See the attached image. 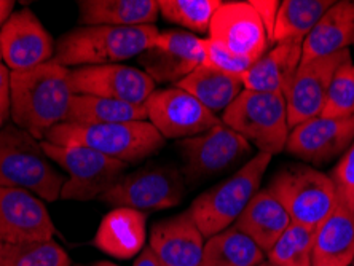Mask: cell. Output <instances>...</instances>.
Wrapping results in <instances>:
<instances>
[{
    "label": "cell",
    "instance_id": "cell-1",
    "mask_svg": "<svg viewBox=\"0 0 354 266\" xmlns=\"http://www.w3.org/2000/svg\"><path fill=\"white\" fill-rule=\"evenodd\" d=\"M69 75L67 67L53 61L29 70L12 72L10 117L15 126L41 139L51 128L66 123L74 97Z\"/></svg>",
    "mask_w": 354,
    "mask_h": 266
},
{
    "label": "cell",
    "instance_id": "cell-2",
    "mask_svg": "<svg viewBox=\"0 0 354 266\" xmlns=\"http://www.w3.org/2000/svg\"><path fill=\"white\" fill-rule=\"evenodd\" d=\"M157 26H82L62 35L53 62L62 67L106 66L139 56L155 44Z\"/></svg>",
    "mask_w": 354,
    "mask_h": 266
},
{
    "label": "cell",
    "instance_id": "cell-3",
    "mask_svg": "<svg viewBox=\"0 0 354 266\" xmlns=\"http://www.w3.org/2000/svg\"><path fill=\"white\" fill-rule=\"evenodd\" d=\"M45 140L56 145H80L109 158L133 164L158 153L165 137L150 122L75 124L61 123L45 134Z\"/></svg>",
    "mask_w": 354,
    "mask_h": 266
},
{
    "label": "cell",
    "instance_id": "cell-4",
    "mask_svg": "<svg viewBox=\"0 0 354 266\" xmlns=\"http://www.w3.org/2000/svg\"><path fill=\"white\" fill-rule=\"evenodd\" d=\"M66 180L67 177L51 164L34 135L15 124L0 129V187L56 201Z\"/></svg>",
    "mask_w": 354,
    "mask_h": 266
},
{
    "label": "cell",
    "instance_id": "cell-5",
    "mask_svg": "<svg viewBox=\"0 0 354 266\" xmlns=\"http://www.w3.org/2000/svg\"><path fill=\"white\" fill-rule=\"evenodd\" d=\"M272 155L259 152L243 168L221 184L211 187L192 202L190 213L203 238H212L227 229L259 191Z\"/></svg>",
    "mask_w": 354,
    "mask_h": 266
},
{
    "label": "cell",
    "instance_id": "cell-6",
    "mask_svg": "<svg viewBox=\"0 0 354 266\" xmlns=\"http://www.w3.org/2000/svg\"><path fill=\"white\" fill-rule=\"evenodd\" d=\"M222 123L259 152L272 156L286 149L290 133L286 97L273 93L243 90L232 106L225 108Z\"/></svg>",
    "mask_w": 354,
    "mask_h": 266
},
{
    "label": "cell",
    "instance_id": "cell-7",
    "mask_svg": "<svg viewBox=\"0 0 354 266\" xmlns=\"http://www.w3.org/2000/svg\"><path fill=\"white\" fill-rule=\"evenodd\" d=\"M268 189L288 211L292 223L311 229H317L338 202L330 175L311 168L281 171Z\"/></svg>",
    "mask_w": 354,
    "mask_h": 266
},
{
    "label": "cell",
    "instance_id": "cell-8",
    "mask_svg": "<svg viewBox=\"0 0 354 266\" xmlns=\"http://www.w3.org/2000/svg\"><path fill=\"white\" fill-rule=\"evenodd\" d=\"M46 156L67 171L61 200L88 201L104 195L124 175L128 164L80 145H56L44 140Z\"/></svg>",
    "mask_w": 354,
    "mask_h": 266
},
{
    "label": "cell",
    "instance_id": "cell-9",
    "mask_svg": "<svg viewBox=\"0 0 354 266\" xmlns=\"http://www.w3.org/2000/svg\"><path fill=\"white\" fill-rule=\"evenodd\" d=\"M184 191V179L179 171L166 166H147L123 175L99 200L113 207L149 212L177 206Z\"/></svg>",
    "mask_w": 354,
    "mask_h": 266
},
{
    "label": "cell",
    "instance_id": "cell-10",
    "mask_svg": "<svg viewBox=\"0 0 354 266\" xmlns=\"http://www.w3.org/2000/svg\"><path fill=\"white\" fill-rule=\"evenodd\" d=\"M179 150L184 160L185 179L196 184L236 166L251 155L252 147L221 122L209 131L182 140Z\"/></svg>",
    "mask_w": 354,
    "mask_h": 266
},
{
    "label": "cell",
    "instance_id": "cell-11",
    "mask_svg": "<svg viewBox=\"0 0 354 266\" xmlns=\"http://www.w3.org/2000/svg\"><path fill=\"white\" fill-rule=\"evenodd\" d=\"M145 107L150 123L165 139H190L221 123L214 113L179 86L155 90Z\"/></svg>",
    "mask_w": 354,
    "mask_h": 266
},
{
    "label": "cell",
    "instance_id": "cell-12",
    "mask_svg": "<svg viewBox=\"0 0 354 266\" xmlns=\"http://www.w3.org/2000/svg\"><path fill=\"white\" fill-rule=\"evenodd\" d=\"M69 83L74 95L115 99L139 106L147 102L155 91V82L144 70L123 64L83 66L71 70Z\"/></svg>",
    "mask_w": 354,
    "mask_h": 266
},
{
    "label": "cell",
    "instance_id": "cell-13",
    "mask_svg": "<svg viewBox=\"0 0 354 266\" xmlns=\"http://www.w3.org/2000/svg\"><path fill=\"white\" fill-rule=\"evenodd\" d=\"M350 61V51L342 50L338 53L300 64L289 95L286 97L290 129L311 118L319 117L332 78L343 64Z\"/></svg>",
    "mask_w": 354,
    "mask_h": 266
},
{
    "label": "cell",
    "instance_id": "cell-14",
    "mask_svg": "<svg viewBox=\"0 0 354 266\" xmlns=\"http://www.w3.org/2000/svg\"><path fill=\"white\" fill-rule=\"evenodd\" d=\"M0 51L12 72L29 70L53 61V39L40 19L23 8L13 13L0 29Z\"/></svg>",
    "mask_w": 354,
    "mask_h": 266
},
{
    "label": "cell",
    "instance_id": "cell-15",
    "mask_svg": "<svg viewBox=\"0 0 354 266\" xmlns=\"http://www.w3.org/2000/svg\"><path fill=\"white\" fill-rule=\"evenodd\" d=\"M209 39L254 62L267 53L270 45L262 21L249 2H222L212 17Z\"/></svg>",
    "mask_w": 354,
    "mask_h": 266
},
{
    "label": "cell",
    "instance_id": "cell-16",
    "mask_svg": "<svg viewBox=\"0 0 354 266\" xmlns=\"http://www.w3.org/2000/svg\"><path fill=\"white\" fill-rule=\"evenodd\" d=\"M55 225L44 202L32 193L0 187V241L8 246L50 241Z\"/></svg>",
    "mask_w": 354,
    "mask_h": 266
},
{
    "label": "cell",
    "instance_id": "cell-17",
    "mask_svg": "<svg viewBox=\"0 0 354 266\" xmlns=\"http://www.w3.org/2000/svg\"><path fill=\"white\" fill-rule=\"evenodd\" d=\"M203 39L185 30H168L139 55V64L155 83H179L203 66Z\"/></svg>",
    "mask_w": 354,
    "mask_h": 266
},
{
    "label": "cell",
    "instance_id": "cell-18",
    "mask_svg": "<svg viewBox=\"0 0 354 266\" xmlns=\"http://www.w3.org/2000/svg\"><path fill=\"white\" fill-rule=\"evenodd\" d=\"M354 142V115L346 118L316 117L290 129L286 150L315 164H324L346 152Z\"/></svg>",
    "mask_w": 354,
    "mask_h": 266
},
{
    "label": "cell",
    "instance_id": "cell-19",
    "mask_svg": "<svg viewBox=\"0 0 354 266\" xmlns=\"http://www.w3.org/2000/svg\"><path fill=\"white\" fill-rule=\"evenodd\" d=\"M203 239L189 209L155 223L149 247L163 266H201Z\"/></svg>",
    "mask_w": 354,
    "mask_h": 266
},
{
    "label": "cell",
    "instance_id": "cell-20",
    "mask_svg": "<svg viewBox=\"0 0 354 266\" xmlns=\"http://www.w3.org/2000/svg\"><path fill=\"white\" fill-rule=\"evenodd\" d=\"M301 45L294 41L274 45L243 77L244 90L288 97L301 62Z\"/></svg>",
    "mask_w": 354,
    "mask_h": 266
},
{
    "label": "cell",
    "instance_id": "cell-21",
    "mask_svg": "<svg viewBox=\"0 0 354 266\" xmlns=\"http://www.w3.org/2000/svg\"><path fill=\"white\" fill-rule=\"evenodd\" d=\"M145 212L115 207L101 220L93 244L109 257L128 260L139 255L145 244Z\"/></svg>",
    "mask_w": 354,
    "mask_h": 266
},
{
    "label": "cell",
    "instance_id": "cell-22",
    "mask_svg": "<svg viewBox=\"0 0 354 266\" xmlns=\"http://www.w3.org/2000/svg\"><path fill=\"white\" fill-rule=\"evenodd\" d=\"M354 39V2L342 0L322 15L301 45V62L317 59L348 50Z\"/></svg>",
    "mask_w": 354,
    "mask_h": 266
},
{
    "label": "cell",
    "instance_id": "cell-23",
    "mask_svg": "<svg viewBox=\"0 0 354 266\" xmlns=\"http://www.w3.org/2000/svg\"><path fill=\"white\" fill-rule=\"evenodd\" d=\"M290 223L292 220L284 206L272 190L265 189L254 195L233 227L251 238L267 254Z\"/></svg>",
    "mask_w": 354,
    "mask_h": 266
},
{
    "label": "cell",
    "instance_id": "cell-24",
    "mask_svg": "<svg viewBox=\"0 0 354 266\" xmlns=\"http://www.w3.org/2000/svg\"><path fill=\"white\" fill-rule=\"evenodd\" d=\"M353 260L354 212L338 201L315 233L313 266H351Z\"/></svg>",
    "mask_w": 354,
    "mask_h": 266
},
{
    "label": "cell",
    "instance_id": "cell-25",
    "mask_svg": "<svg viewBox=\"0 0 354 266\" xmlns=\"http://www.w3.org/2000/svg\"><path fill=\"white\" fill-rule=\"evenodd\" d=\"M80 24L83 26H147L158 18L157 0H80Z\"/></svg>",
    "mask_w": 354,
    "mask_h": 266
},
{
    "label": "cell",
    "instance_id": "cell-26",
    "mask_svg": "<svg viewBox=\"0 0 354 266\" xmlns=\"http://www.w3.org/2000/svg\"><path fill=\"white\" fill-rule=\"evenodd\" d=\"M177 86L194 96L212 113L225 112L227 107L243 93V78L223 74L211 67L200 66L187 75Z\"/></svg>",
    "mask_w": 354,
    "mask_h": 266
},
{
    "label": "cell",
    "instance_id": "cell-27",
    "mask_svg": "<svg viewBox=\"0 0 354 266\" xmlns=\"http://www.w3.org/2000/svg\"><path fill=\"white\" fill-rule=\"evenodd\" d=\"M145 104H129L115 99H106L88 95H74L71 101L66 123L75 124H109L147 122Z\"/></svg>",
    "mask_w": 354,
    "mask_h": 266
},
{
    "label": "cell",
    "instance_id": "cell-28",
    "mask_svg": "<svg viewBox=\"0 0 354 266\" xmlns=\"http://www.w3.org/2000/svg\"><path fill=\"white\" fill-rule=\"evenodd\" d=\"M334 2L332 0H284L276 18L272 44H304L317 21Z\"/></svg>",
    "mask_w": 354,
    "mask_h": 266
},
{
    "label": "cell",
    "instance_id": "cell-29",
    "mask_svg": "<svg viewBox=\"0 0 354 266\" xmlns=\"http://www.w3.org/2000/svg\"><path fill=\"white\" fill-rule=\"evenodd\" d=\"M265 252L251 238L232 227L207 239L201 266H259Z\"/></svg>",
    "mask_w": 354,
    "mask_h": 266
},
{
    "label": "cell",
    "instance_id": "cell-30",
    "mask_svg": "<svg viewBox=\"0 0 354 266\" xmlns=\"http://www.w3.org/2000/svg\"><path fill=\"white\" fill-rule=\"evenodd\" d=\"M315 233L316 229L290 223L267 252L268 262L276 266H313Z\"/></svg>",
    "mask_w": 354,
    "mask_h": 266
},
{
    "label": "cell",
    "instance_id": "cell-31",
    "mask_svg": "<svg viewBox=\"0 0 354 266\" xmlns=\"http://www.w3.org/2000/svg\"><path fill=\"white\" fill-rule=\"evenodd\" d=\"M221 0H160L163 18L195 32H209L212 17L221 7Z\"/></svg>",
    "mask_w": 354,
    "mask_h": 266
},
{
    "label": "cell",
    "instance_id": "cell-32",
    "mask_svg": "<svg viewBox=\"0 0 354 266\" xmlns=\"http://www.w3.org/2000/svg\"><path fill=\"white\" fill-rule=\"evenodd\" d=\"M0 266H71V258L58 243L35 241L5 247Z\"/></svg>",
    "mask_w": 354,
    "mask_h": 266
},
{
    "label": "cell",
    "instance_id": "cell-33",
    "mask_svg": "<svg viewBox=\"0 0 354 266\" xmlns=\"http://www.w3.org/2000/svg\"><path fill=\"white\" fill-rule=\"evenodd\" d=\"M354 115V70L351 61L343 64L327 90L322 118H346Z\"/></svg>",
    "mask_w": 354,
    "mask_h": 266
},
{
    "label": "cell",
    "instance_id": "cell-34",
    "mask_svg": "<svg viewBox=\"0 0 354 266\" xmlns=\"http://www.w3.org/2000/svg\"><path fill=\"white\" fill-rule=\"evenodd\" d=\"M203 55H205L203 66L221 70L228 75L243 78L254 66V61L232 53V51L223 48L222 45H218L217 41L211 39H203Z\"/></svg>",
    "mask_w": 354,
    "mask_h": 266
},
{
    "label": "cell",
    "instance_id": "cell-35",
    "mask_svg": "<svg viewBox=\"0 0 354 266\" xmlns=\"http://www.w3.org/2000/svg\"><path fill=\"white\" fill-rule=\"evenodd\" d=\"M330 179L334 182L338 201L354 212V142L343 153L342 160L332 171Z\"/></svg>",
    "mask_w": 354,
    "mask_h": 266
},
{
    "label": "cell",
    "instance_id": "cell-36",
    "mask_svg": "<svg viewBox=\"0 0 354 266\" xmlns=\"http://www.w3.org/2000/svg\"><path fill=\"white\" fill-rule=\"evenodd\" d=\"M256 10L260 21H262L263 28H265V32L268 35V40L270 44H272V37H273V29H274V23H276V18H278V12H279V7L281 3L278 0H252V2H249Z\"/></svg>",
    "mask_w": 354,
    "mask_h": 266
},
{
    "label": "cell",
    "instance_id": "cell-37",
    "mask_svg": "<svg viewBox=\"0 0 354 266\" xmlns=\"http://www.w3.org/2000/svg\"><path fill=\"white\" fill-rule=\"evenodd\" d=\"M10 77L12 70L0 62V115L3 120L10 117Z\"/></svg>",
    "mask_w": 354,
    "mask_h": 266
},
{
    "label": "cell",
    "instance_id": "cell-38",
    "mask_svg": "<svg viewBox=\"0 0 354 266\" xmlns=\"http://www.w3.org/2000/svg\"><path fill=\"white\" fill-rule=\"evenodd\" d=\"M133 266H163V265H161L158 262V258L155 257L152 249L144 247V250L139 254V257L136 258V262H134Z\"/></svg>",
    "mask_w": 354,
    "mask_h": 266
},
{
    "label": "cell",
    "instance_id": "cell-39",
    "mask_svg": "<svg viewBox=\"0 0 354 266\" xmlns=\"http://www.w3.org/2000/svg\"><path fill=\"white\" fill-rule=\"evenodd\" d=\"M13 7L15 2H12V0H0V29H2V26L13 15Z\"/></svg>",
    "mask_w": 354,
    "mask_h": 266
},
{
    "label": "cell",
    "instance_id": "cell-40",
    "mask_svg": "<svg viewBox=\"0 0 354 266\" xmlns=\"http://www.w3.org/2000/svg\"><path fill=\"white\" fill-rule=\"evenodd\" d=\"M93 266H118V265L112 263V262H97V263H95Z\"/></svg>",
    "mask_w": 354,
    "mask_h": 266
},
{
    "label": "cell",
    "instance_id": "cell-41",
    "mask_svg": "<svg viewBox=\"0 0 354 266\" xmlns=\"http://www.w3.org/2000/svg\"><path fill=\"white\" fill-rule=\"evenodd\" d=\"M5 247H7V244H3L0 241V262H2V257H3V252H5Z\"/></svg>",
    "mask_w": 354,
    "mask_h": 266
},
{
    "label": "cell",
    "instance_id": "cell-42",
    "mask_svg": "<svg viewBox=\"0 0 354 266\" xmlns=\"http://www.w3.org/2000/svg\"><path fill=\"white\" fill-rule=\"evenodd\" d=\"M259 266H276V265H273V263H270L268 262V260H267V262H263V263H260Z\"/></svg>",
    "mask_w": 354,
    "mask_h": 266
},
{
    "label": "cell",
    "instance_id": "cell-43",
    "mask_svg": "<svg viewBox=\"0 0 354 266\" xmlns=\"http://www.w3.org/2000/svg\"><path fill=\"white\" fill-rule=\"evenodd\" d=\"M3 123H5V120H3V117H2V115H0V128H2V126H3Z\"/></svg>",
    "mask_w": 354,
    "mask_h": 266
},
{
    "label": "cell",
    "instance_id": "cell-44",
    "mask_svg": "<svg viewBox=\"0 0 354 266\" xmlns=\"http://www.w3.org/2000/svg\"><path fill=\"white\" fill-rule=\"evenodd\" d=\"M0 59H2V51H0Z\"/></svg>",
    "mask_w": 354,
    "mask_h": 266
},
{
    "label": "cell",
    "instance_id": "cell-45",
    "mask_svg": "<svg viewBox=\"0 0 354 266\" xmlns=\"http://www.w3.org/2000/svg\"><path fill=\"white\" fill-rule=\"evenodd\" d=\"M351 266H354V260H353V263H351Z\"/></svg>",
    "mask_w": 354,
    "mask_h": 266
},
{
    "label": "cell",
    "instance_id": "cell-46",
    "mask_svg": "<svg viewBox=\"0 0 354 266\" xmlns=\"http://www.w3.org/2000/svg\"><path fill=\"white\" fill-rule=\"evenodd\" d=\"M75 266H83V265H75Z\"/></svg>",
    "mask_w": 354,
    "mask_h": 266
},
{
    "label": "cell",
    "instance_id": "cell-47",
    "mask_svg": "<svg viewBox=\"0 0 354 266\" xmlns=\"http://www.w3.org/2000/svg\"><path fill=\"white\" fill-rule=\"evenodd\" d=\"M353 44H354V39H353Z\"/></svg>",
    "mask_w": 354,
    "mask_h": 266
},
{
    "label": "cell",
    "instance_id": "cell-48",
    "mask_svg": "<svg viewBox=\"0 0 354 266\" xmlns=\"http://www.w3.org/2000/svg\"><path fill=\"white\" fill-rule=\"evenodd\" d=\"M353 70H354V66H353Z\"/></svg>",
    "mask_w": 354,
    "mask_h": 266
}]
</instances>
